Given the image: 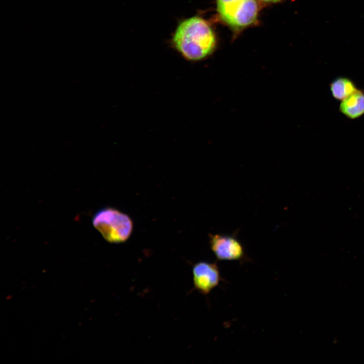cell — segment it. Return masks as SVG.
<instances>
[{"instance_id":"obj_1","label":"cell","mask_w":364,"mask_h":364,"mask_svg":"<svg viewBox=\"0 0 364 364\" xmlns=\"http://www.w3.org/2000/svg\"><path fill=\"white\" fill-rule=\"evenodd\" d=\"M176 50L189 61H198L210 54L215 43V36L208 22L195 16L182 21L172 38Z\"/></svg>"},{"instance_id":"obj_2","label":"cell","mask_w":364,"mask_h":364,"mask_svg":"<svg viewBox=\"0 0 364 364\" xmlns=\"http://www.w3.org/2000/svg\"><path fill=\"white\" fill-rule=\"evenodd\" d=\"M93 224L103 238L111 243L126 241L133 230V222L130 217L111 207L98 211L93 216Z\"/></svg>"},{"instance_id":"obj_3","label":"cell","mask_w":364,"mask_h":364,"mask_svg":"<svg viewBox=\"0 0 364 364\" xmlns=\"http://www.w3.org/2000/svg\"><path fill=\"white\" fill-rule=\"evenodd\" d=\"M217 10L226 23L240 28L255 21L258 7L256 0H217Z\"/></svg>"},{"instance_id":"obj_4","label":"cell","mask_w":364,"mask_h":364,"mask_svg":"<svg viewBox=\"0 0 364 364\" xmlns=\"http://www.w3.org/2000/svg\"><path fill=\"white\" fill-rule=\"evenodd\" d=\"M193 281L195 289L207 295L222 280L219 268L215 263L200 261L192 268Z\"/></svg>"},{"instance_id":"obj_5","label":"cell","mask_w":364,"mask_h":364,"mask_svg":"<svg viewBox=\"0 0 364 364\" xmlns=\"http://www.w3.org/2000/svg\"><path fill=\"white\" fill-rule=\"evenodd\" d=\"M210 248L219 260H239L244 258V250L234 237L220 234L210 235Z\"/></svg>"},{"instance_id":"obj_6","label":"cell","mask_w":364,"mask_h":364,"mask_svg":"<svg viewBox=\"0 0 364 364\" xmlns=\"http://www.w3.org/2000/svg\"><path fill=\"white\" fill-rule=\"evenodd\" d=\"M339 111L347 118L355 119L364 114V91L358 89L341 101Z\"/></svg>"},{"instance_id":"obj_7","label":"cell","mask_w":364,"mask_h":364,"mask_svg":"<svg viewBox=\"0 0 364 364\" xmlns=\"http://www.w3.org/2000/svg\"><path fill=\"white\" fill-rule=\"evenodd\" d=\"M330 89L333 97L341 101L355 92L358 88L349 78L339 76L331 82Z\"/></svg>"},{"instance_id":"obj_8","label":"cell","mask_w":364,"mask_h":364,"mask_svg":"<svg viewBox=\"0 0 364 364\" xmlns=\"http://www.w3.org/2000/svg\"><path fill=\"white\" fill-rule=\"evenodd\" d=\"M261 1L267 2V3H277L281 1V0H260Z\"/></svg>"}]
</instances>
